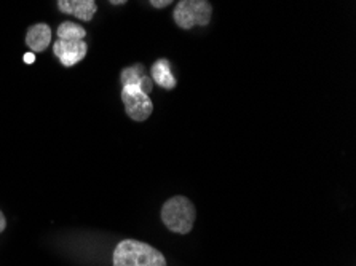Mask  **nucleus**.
<instances>
[{
    "instance_id": "obj_1",
    "label": "nucleus",
    "mask_w": 356,
    "mask_h": 266,
    "mask_svg": "<svg viewBox=\"0 0 356 266\" xmlns=\"http://www.w3.org/2000/svg\"><path fill=\"white\" fill-rule=\"evenodd\" d=\"M114 266H166V258L149 244L125 240L114 249Z\"/></svg>"
},
{
    "instance_id": "obj_2",
    "label": "nucleus",
    "mask_w": 356,
    "mask_h": 266,
    "mask_svg": "<svg viewBox=\"0 0 356 266\" xmlns=\"http://www.w3.org/2000/svg\"><path fill=\"white\" fill-rule=\"evenodd\" d=\"M197 210L192 201L186 197L170 198L161 208V220L172 233L187 235L195 224Z\"/></svg>"
},
{
    "instance_id": "obj_3",
    "label": "nucleus",
    "mask_w": 356,
    "mask_h": 266,
    "mask_svg": "<svg viewBox=\"0 0 356 266\" xmlns=\"http://www.w3.org/2000/svg\"><path fill=\"white\" fill-rule=\"evenodd\" d=\"M211 15L213 7L209 0H181L172 12V18L181 29L188 31L195 26H208Z\"/></svg>"
},
{
    "instance_id": "obj_4",
    "label": "nucleus",
    "mask_w": 356,
    "mask_h": 266,
    "mask_svg": "<svg viewBox=\"0 0 356 266\" xmlns=\"http://www.w3.org/2000/svg\"><path fill=\"white\" fill-rule=\"evenodd\" d=\"M122 101L125 104L127 115L134 122H145L152 115L154 104L147 93L138 85H125L122 90Z\"/></svg>"
},
{
    "instance_id": "obj_5",
    "label": "nucleus",
    "mask_w": 356,
    "mask_h": 266,
    "mask_svg": "<svg viewBox=\"0 0 356 266\" xmlns=\"http://www.w3.org/2000/svg\"><path fill=\"white\" fill-rule=\"evenodd\" d=\"M88 51L85 40H56L53 43V53L61 61L63 66L72 67L82 61Z\"/></svg>"
},
{
    "instance_id": "obj_6",
    "label": "nucleus",
    "mask_w": 356,
    "mask_h": 266,
    "mask_svg": "<svg viewBox=\"0 0 356 266\" xmlns=\"http://www.w3.org/2000/svg\"><path fill=\"white\" fill-rule=\"evenodd\" d=\"M59 12L72 15L82 21H91L98 12L96 0H58Z\"/></svg>"
},
{
    "instance_id": "obj_7",
    "label": "nucleus",
    "mask_w": 356,
    "mask_h": 266,
    "mask_svg": "<svg viewBox=\"0 0 356 266\" xmlns=\"http://www.w3.org/2000/svg\"><path fill=\"white\" fill-rule=\"evenodd\" d=\"M51 43V29L45 23H39L31 26L26 34V45H28L34 53L45 51L48 45Z\"/></svg>"
},
{
    "instance_id": "obj_8",
    "label": "nucleus",
    "mask_w": 356,
    "mask_h": 266,
    "mask_svg": "<svg viewBox=\"0 0 356 266\" xmlns=\"http://www.w3.org/2000/svg\"><path fill=\"white\" fill-rule=\"evenodd\" d=\"M120 80H122V85H138L139 88H141L144 93H150L154 88V83L152 80H150L147 75H145V67L143 64H134L131 67H127L122 70V75H120Z\"/></svg>"
},
{
    "instance_id": "obj_9",
    "label": "nucleus",
    "mask_w": 356,
    "mask_h": 266,
    "mask_svg": "<svg viewBox=\"0 0 356 266\" xmlns=\"http://www.w3.org/2000/svg\"><path fill=\"white\" fill-rule=\"evenodd\" d=\"M152 78L155 83L165 90H172L176 86V78L171 74V64L168 59H159L152 66Z\"/></svg>"
},
{
    "instance_id": "obj_10",
    "label": "nucleus",
    "mask_w": 356,
    "mask_h": 266,
    "mask_svg": "<svg viewBox=\"0 0 356 266\" xmlns=\"http://www.w3.org/2000/svg\"><path fill=\"white\" fill-rule=\"evenodd\" d=\"M56 34L59 40H83L86 37V31L82 26L66 21V23L59 24Z\"/></svg>"
},
{
    "instance_id": "obj_11",
    "label": "nucleus",
    "mask_w": 356,
    "mask_h": 266,
    "mask_svg": "<svg viewBox=\"0 0 356 266\" xmlns=\"http://www.w3.org/2000/svg\"><path fill=\"white\" fill-rule=\"evenodd\" d=\"M150 3H152V7L155 8H165L172 3V0H150Z\"/></svg>"
},
{
    "instance_id": "obj_12",
    "label": "nucleus",
    "mask_w": 356,
    "mask_h": 266,
    "mask_svg": "<svg viewBox=\"0 0 356 266\" xmlns=\"http://www.w3.org/2000/svg\"><path fill=\"white\" fill-rule=\"evenodd\" d=\"M5 228H7V220H5V215L2 210H0V233H2Z\"/></svg>"
},
{
    "instance_id": "obj_13",
    "label": "nucleus",
    "mask_w": 356,
    "mask_h": 266,
    "mask_svg": "<svg viewBox=\"0 0 356 266\" xmlns=\"http://www.w3.org/2000/svg\"><path fill=\"white\" fill-rule=\"evenodd\" d=\"M35 61V56H34V53H26L24 54V63H28V64H32Z\"/></svg>"
},
{
    "instance_id": "obj_14",
    "label": "nucleus",
    "mask_w": 356,
    "mask_h": 266,
    "mask_svg": "<svg viewBox=\"0 0 356 266\" xmlns=\"http://www.w3.org/2000/svg\"><path fill=\"white\" fill-rule=\"evenodd\" d=\"M109 2H111L112 5H123V3H127L128 0H109Z\"/></svg>"
}]
</instances>
